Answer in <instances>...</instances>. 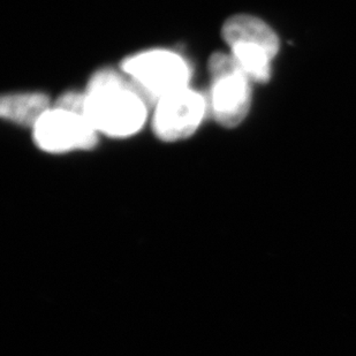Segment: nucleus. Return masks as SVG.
<instances>
[{"label": "nucleus", "mask_w": 356, "mask_h": 356, "mask_svg": "<svg viewBox=\"0 0 356 356\" xmlns=\"http://www.w3.org/2000/svg\"><path fill=\"white\" fill-rule=\"evenodd\" d=\"M84 115L92 127L111 138L138 133L149 105L127 75L111 68L96 72L84 91Z\"/></svg>", "instance_id": "f257e3e1"}, {"label": "nucleus", "mask_w": 356, "mask_h": 356, "mask_svg": "<svg viewBox=\"0 0 356 356\" xmlns=\"http://www.w3.org/2000/svg\"><path fill=\"white\" fill-rule=\"evenodd\" d=\"M222 38L232 50L242 71L252 82H266L271 74V61L279 50V40L271 28L252 15H236L226 21Z\"/></svg>", "instance_id": "f03ea898"}, {"label": "nucleus", "mask_w": 356, "mask_h": 356, "mask_svg": "<svg viewBox=\"0 0 356 356\" xmlns=\"http://www.w3.org/2000/svg\"><path fill=\"white\" fill-rule=\"evenodd\" d=\"M121 70L138 88L149 106L173 91L188 87L191 67L180 54L168 50L145 51L124 59Z\"/></svg>", "instance_id": "7ed1b4c3"}, {"label": "nucleus", "mask_w": 356, "mask_h": 356, "mask_svg": "<svg viewBox=\"0 0 356 356\" xmlns=\"http://www.w3.org/2000/svg\"><path fill=\"white\" fill-rule=\"evenodd\" d=\"M210 108L217 122L232 128L248 115L252 102V80L232 54H212L209 60Z\"/></svg>", "instance_id": "20e7f679"}, {"label": "nucleus", "mask_w": 356, "mask_h": 356, "mask_svg": "<svg viewBox=\"0 0 356 356\" xmlns=\"http://www.w3.org/2000/svg\"><path fill=\"white\" fill-rule=\"evenodd\" d=\"M38 148L51 154L88 150L97 145V131L84 115L52 108L33 128Z\"/></svg>", "instance_id": "39448f33"}, {"label": "nucleus", "mask_w": 356, "mask_h": 356, "mask_svg": "<svg viewBox=\"0 0 356 356\" xmlns=\"http://www.w3.org/2000/svg\"><path fill=\"white\" fill-rule=\"evenodd\" d=\"M207 111L204 96L191 88L173 91L159 99L152 118V129L161 140L187 138L197 129Z\"/></svg>", "instance_id": "423d86ee"}, {"label": "nucleus", "mask_w": 356, "mask_h": 356, "mask_svg": "<svg viewBox=\"0 0 356 356\" xmlns=\"http://www.w3.org/2000/svg\"><path fill=\"white\" fill-rule=\"evenodd\" d=\"M50 108L47 95L38 92L6 95L0 101L1 117L24 127L34 128Z\"/></svg>", "instance_id": "0eeeda50"}, {"label": "nucleus", "mask_w": 356, "mask_h": 356, "mask_svg": "<svg viewBox=\"0 0 356 356\" xmlns=\"http://www.w3.org/2000/svg\"><path fill=\"white\" fill-rule=\"evenodd\" d=\"M84 92H66L58 98L54 108H63L66 111L74 112L79 115H84ZM86 117V115H84Z\"/></svg>", "instance_id": "6e6552de"}]
</instances>
